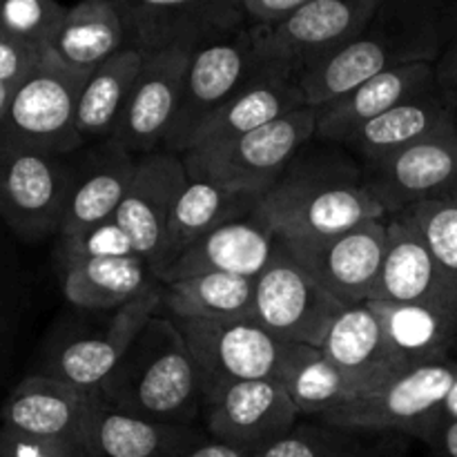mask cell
Returning <instances> with one entry per match:
<instances>
[{"label": "cell", "mask_w": 457, "mask_h": 457, "mask_svg": "<svg viewBox=\"0 0 457 457\" xmlns=\"http://www.w3.org/2000/svg\"><path fill=\"white\" fill-rule=\"evenodd\" d=\"M455 3L382 0L373 21L351 43L299 76L306 105L317 107L346 96L366 80L415 62H433L445 52Z\"/></svg>", "instance_id": "obj_1"}, {"label": "cell", "mask_w": 457, "mask_h": 457, "mask_svg": "<svg viewBox=\"0 0 457 457\" xmlns=\"http://www.w3.org/2000/svg\"><path fill=\"white\" fill-rule=\"evenodd\" d=\"M308 147L254 205L257 217L277 239H328L370 219L386 217L366 190L361 165L346 154L308 152Z\"/></svg>", "instance_id": "obj_2"}, {"label": "cell", "mask_w": 457, "mask_h": 457, "mask_svg": "<svg viewBox=\"0 0 457 457\" xmlns=\"http://www.w3.org/2000/svg\"><path fill=\"white\" fill-rule=\"evenodd\" d=\"M98 395L145 422L195 427L204 415V379L177 321L152 317Z\"/></svg>", "instance_id": "obj_3"}, {"label": "cell", "mask_w": 457, "mask_h": 457, "mask_svg": "<svg viewBox=\"0 0 457 457\" xmlns=\"http://www.w3.org/2000/svg\"><path fill=\"white\" fill-rule=\"evenodd\" d=\"M315 141V110L303 107L244 137L181 154L187 177L259 201Z\"/></svg>", "instance_id": "obj_4"}, {"label": "cell", "mask_w": 457, "mask_h": 457, "mask_svg": "<svg viewBox=\"0 0 457 457\" xmlns=\"http://www.w3.org/2000/svg\"><path fill=\"white\" fill-rule=\"evenodd\" d=\"M177 326L201 370L204 400L232 382L268 379L284 386L295 369L320 351L286 342L257 320L177 321Z\"/></svg>", "instance_id": "obj_5"}, {"label": "cell", "mask_w": 457, "mask_h": 457, "mask_svg": "<svg viewBox=\"0 0 457 457\" xmlns=\"http://www.w3.org/2000/svg\"><path fill=\"white\" fill-rule=\"evenodd\" d=\"M457 382V360L393 375L373 391L326 413L320 422L346 431L402 433L427 445L440 427L442 406Z\"/></svg>", "instance_id": "obj_6"}, {"label": "cell", "mask_w": 457, "mask_h": 457, "mask_svg": "<svg viewBox=\"0 0 457 457\" xmlns=\"http://www.w3.org/2000/svg\"><path fill=\"white\" fill-rule=\"evenodd\" d=\"M87 74H76L40 56L38 65L13 92L0 141L16 143L52 156H65L85 145L76 129V110Z\"/></svg>", "instance_id": "obj_7"}, {"label": "cell", "mask_w": 457, "mask_h": 457, "mask_svg": "<svg viewBox=\"0 0 457 457\" xmlns=\"http://www.w3.org/2000/svg\"><path fill=\"white\" fill-rule=\"evenodd\" d=\"M382 0H306L293 16L266 34L250 36L259 65L302 76L361 34Z\"/></svg>", "instance_id": "obj_8"}, {"label": "cell", "mask_w": 457, "mask_h": 457, "mask_svg": "<svg viewBox=\"0 0 457 457\" xmlns=\"http://www.w3.org/2000/svg\"><path fill=\"white\" fill-rule=\"evenodd\" d=\"M344 308L279 241L275 257L257 277L254 320L286 342L321 351Z\"/></svg>", "instance_id": "obj_9"}, {"label": "cell", "mask_w": 457, "mask_h": 457, "mask_svg": "<svg viewBox=\"0 0 457 457\" xmlns=\"http://www.w3.org/2000/svg\"><path fill=\"white\" fill-rule=\"evenodd\" d=\"M71 170L62 156L0 141V217L27 241L61 235Z\"/></svg>", "instance_id": "obj_10"}, {"label": "cell", "mask_w": 457, "mask_h": 457, "mask_svg": "<svg viewBox=\"0 0 457 457\" xmlns=\"http://www.w3.org/2000/svg\"><path fill=\"white\" fill-rule=\"evenodd\" d=\"M364 186L386 217L457 195V116L428 137L361 165Z\"/></svg>", "instance_id": "obj_11"}, {"label": "cell", "mask_w": 457, "mask_h": 457, "mask_svg": "<svg viewBox=\"0 0 457 457\" xmlns=\"http://www.w3.org/2000/svg\"><path fill=\"white\" fill-rule=\"evenodd\" d=\"M259 67L248 31L219 38L196 49L183 79L177 119L170 129L163 152L186 154L195 145L201 129L217 116L232 94Z\"/></svg>", "instance_id": "obj_12"}, {"label": "cell", "mask_w": 457, "mask_h": 457, "mask_svg": "<svg viewBox=\"0 0 457 457\" xmlns=\"http://www.w3.org/2000/svg\"><path fill=\"white\" fill-rule=\"evenodd\" d=\"M128 29V47L143 56L190 49L241 34L237 0H116Z\"/></svg>", "instance_id": "obj_13"}, {"label": "cell", "mask_w": 457, "mask_h": 457, "mask_svg": "<svg viewBox=\"0 0 457 457\" xmlns=\"http://www.w3.org/2000/svg\"><path fill=\"white\" fill-rule=\"evenodd\" d=\"M299 418L286 388L268 379L223 384L204 400L205 436L250 457L284 440Z\"/></svg>", "instance_id": "obj_14"}, {"label": "cell", "mask_w": 457, "mask_h": 457, "mask_svg": "<svg viewBox=\"0 0 457 457\" xmlns=\"http://www.w3.org/2000/svg\"><path fill=\"white\" fill-rule=\"evenodd\" d=\"M161 302L163 286H150L137 299L112 312L103 326L58 342L49 353L40 375L61 379L85 393H98V388L123 361L125 353L141 335L147 321L159 312Z\"/></svg>", "instance_id": "obj_15"}, {"label": "cell", "mask_w": 457, "mask_h": 457, "mask_svg": "<svg viewBox=\"0 0 457 457\" xmlns=\"http://www.w3.org/2000/svg\"><path fill=\"white\" fill-rule=\"evenodd\" d=\"M293 257L346 308L373 299L386 248V217L328 239L281 241Z\"/></svg>", "instance_id": "obj_16"}, {"label": "cell", "mask_w": 457, "mask_h": 457, "mask_svg": "<svg viewBox=\"0 0 457 457\" xmlns=\"http://www.w3.org/2000/svg\"><path fill=\"white\" fill-rule=\"evenodd\" d=\"M192 54L190 49H170L145 56L123 114L105 143L137 159L165 150Z\"/></svg>", "instance_id": "obj_17"}, {"label": "cell", "mask_w": 457, "mask_h": 457, "mask_svg": "<svg viewBox=\"0 0 457 457\" xmlns=\"http://www.w3.org/2000/svg\"><path fill=\"white\" fill-rule=\"evenodd\" d=\"M370 302L422 303L457 312V288L437 266L422 230L409 212L386 217L382 272Z\"/></svg>", "instance_id": "obj_18"}, {"label": "cell", "mask_w": 457, "mask_h": 457, "mask_svg": "<svg viewBox=\"0 0 457 457\" xmlns=\"http://www.w3.org/2000/svg\"><path fill=\"white\" fill-rule=\"evenodd\" d=\"M186 181V165L179 154L156 152L138 156L132 186L114 214L132 239L137 254L150 263L154 277L159 275L170 217Z\"/></svg>", "instance_id": "obj_19"}, {"label": "cell", "mask_w": 457, "mask_h": 457, "mask_svg": "<svg viewBox=\"0 0 457 457\" xmlns=\"http://www.w3.org/2000/svg\"><path fill=\"white\" fill-rule=\"evenodd\" d=\"M277 245L279 239L275 232L253 210L214 228L204 239L196 241L159 277V284H172L199 275H237L257 279L275 257Z\"/></svg>", "instance_id": "obj_20"}, {"label": "cell", "mask_w": 457, "mask_h": 457, "mask_svg": "<svg viewBox=\"0 0 457 457\" xmlns=\"http://www.w3.org/2000/svg\"><path fill=\"white\" fill-rule=\"evenodd\" d=\"M98 393H85L47 375L22 379L3 404V427L47 440L83 445Z\"/></svg>", "instance_id": "obj_21"}, {"label": "cell", "mask_w": 457, "mask_h": 457, "mask_svg": "<svg viewBox=\"0 0 457 457\" xmlns=\"http://www.w3.org/2000/svg\"><path fill=\"white\" fill-rule=\"evenodd\" d=\"M433 89H437L433 62H415L384 71L348 92L346 96L317 107L315 143L342 147L361 125Z\"/></svg>", "instance_id": "obj_22"}, {"label": "cell", "mask_w": 457, "mask_h": 457, "mask_svg": "<svg viewBox=\"0 0 457 457\" xmlns=\"http://www.w3.org/2000/svg\"><path fill=\"white\" fill-rule=\"evenodd\" d=\"M303 107L308 105L297 76L279 67L259 65L254 74L232 94L230 101L217 112V116L201 129L190 150L244 137Z\"/></svg>", "instance_id": "obj_23"}, {"label": "cell", "mask_w": 457, "mask_h": 457, "mask_svg": "<svg viewBox=\"0 0 457 457\" xmlns=\"http://www.w3.org/2000/svg\"><path fill=\"white\" fill-rule=\"evenodd\" d=\"M382 328L397 370L457 360V312L422 303L366 302Z\"/></svg>", "instance_id": "obj_24"}, {"label": "cell", "mask_w": 457, "mask_h": 457, "mask_svg": "<svg viewBox=\"0 0 457 457\" xmlns=\"http://www.w3.org/2000/svg\"><path fill=\"white\" fill-rule=\"evenodd\" d=\"M210 440L196 427L145 422L112 409L96 395L85 453L87 457H183Z\"/></svg>", "instance_id": "obj_25"}, {"label": "cell", "mask_w": 457, "mask_h": 457, "mask_svg": "<svg viewBox=\"0 0 457 457\" xmlns=\"http://www.w3.org/2000/svg\"><path fill=\"white\" fill-rule=\"evenodd\" d=\"M321 353L337 366L357 397L400 373L369 303L344 308L330 326Z\"/></svg>", "instance_id": "obj_26"}, {"label": "cell", "mask_w": 457, "mask_h": 457, "mask_svg": "<svg viewBox=\"0 0 457 457\" xmlns=\"http://www.w3.org/2000/svg\"><path fill=\"white\" fill-rule=\"evenodd\" d=\"M125 47L128 29L116 0H83L70 7L65 22L43 56L65 70L89 76Z\"/></svg>", "instance_id": "obj_27"}, {"label": "cell", "mask_w": 457, "mask_h": 457, "mask_svg": "<svg viewBox=\"0 0 457 457\" xmlns=\"http://www.w3.org/2000/svg\"><path fill=\"white\" fill-rule=\"evenodd\" d=\"M137 163V156L110 143H101V150L87 161V165L80 172H71L70 199L58 237L74 235L114 219L132 186Z\"/></svg>", "instance_id": "obj_28"}, {"label": "cell", "mask_w": 457, "mask_h": 457, "mask_svg": "<svg viewBox=\"0 0 457 457\" xmlns=\"http://www.w3.org/2000/svg\"><path fill=\"white\" fill-rule=\"evenodd\" d=\"M159 284L141 254L76 262L62 268V295L80 311H119Z\"/></svg>", "instance_id": "obj_29"}, {"label": "cell", "mask_w": 457, "mask_h": 457, "mask_svg": "<svg viewBox=\"0 0 457 457\" xmlns=\"http://www.w3.org/2000/svg\"><path fill=\"white\" fill-rule=\"evenodd\" d=\"M257 201L250 196L237 195V192L223 190L217 183L204 181V179L187 177L177 205L172 210V217L168 223V235H165L163 257L159 266V279L187 248L204 239L208 232L241 214L253 212Z\"/></svg>", "instance_id": "obj_30"}, {"label": "cell", "mask_w": 457, "mask_h": 457, "mask_svg": "<svg viewBox=\"0 0 457 457\" xmlns=\"http://www.w3.org/2000/svg\"><path fill=\"white\" fill-rule=\"evenodd\" d=\"M455 116V107L442 96L440 89H433L361 125L355 134L346 138L342 147H346L357 159H361V163L369 165L428 137L442 125L453 120Z\"/></svg>", "instance_id": "obj_31"}, {"label": "cell", "mask_w": 457, "mask_h": 457, "mask_svg": "<svg viewBox=\"0 0 457 457\" xmlns=\"http://www.w3.org/2000/svg\"><path fill=\"white\" fill-rule=\"evenodd\" d=\"M161 286V306L174 321L254 320L257 279L237 275H199Z\"/></svg>", "instance_id": "obj_32"}, {"label": "cell", "mask_w": 457, "mask_h": 457, "mask_svg": "<svg viewBox=\"0 0 457 457\" xmlns=\"http://www.w3.org/2000/svg\"><path fill=\"white\" fill-rule=\"evenodd\" d=\"M143 61L145 56L141 52L125 47L87 76L76 110V129L85 143H105L112 137L141 74Z\"/></svg>", "instance_id": "obj_33"}, {"label": "cell", "mask_w": 457, "mask_h": 457, "mask_svg": "<svg viewBox=\"0 0 457 457\" xmlns=\"http://www.w3.org/2000/svg\"><path fill=\"white\" fill-rule=\"evenodd\" d=\"M370 437L375 436L311 420L299 422L284 440L254 457H391Z\"/></svg>", "instance_id": "obj_34"}, {"label": "cell", "mask_w": 457, "mask_h": 457, "mask_svg": "<svg viewBox=\"0 0 457 457\" xmlns=\"http://www.w3.org/2000/svg\"><path fill=\"white\" fill-rule=\"evenodd\" d=\"M284 388L297 413L312 420H321L326 413L357 397L337 366L321 351H315L308 360H303Z\"/></svg>", "instance_id": "obj_35"}, {"label": "cell", "mask_w": 457, "mask_h": 457, "mask_svg": "<svg viewBox=\"0 0 457 457\" xmlns=\"http://www.w3.org/2000/svg\"><path fill=\"white\" fill-rule=\"evenodd\" d=\"M70 7L56 0H0V29L45 54L65 22Z\"/></svg>", "instance_id": "obj_36"}, {"label": "cell", "mask_w": 457, "mask_h": 457, "mask_svg": "<svg viewBox=\"0 0 457 457\" xmlns=\"http://www.w3.org/2000/svg\"><path fill=\"white\" fill-rule=\"evenodd\" d=\"M422 230L437 266L457 288V195L406 210Z\"/></svg>", "instance_id": "obj_37"}, {"label": "cell", "mask_w": 457, "mask_h": 457, "mask_svg": "<svg viewBox=\"0 0 457 457\" xmlns=\"http://www.w3.org/2000/svg\"><path fill=\"white\" fill-rule=\"evenodd\" d=\"M56 254L61 268H65L76 262H87V259L129 257V254H137V250H134L128 232L119 226V221L107 219V221L85 228L74 235L58 237Z\"/></svg>", "instance_id": "obj_38"}, {"label": "cell", "mask_w": 457, "mask_h": 457, "mask_svg": "<svg viewBox=\"0 0 457 457\" xmlns=\"http://www.w3.org/2000/svg\"><path fill=\"white\" fill-rule=\"evenodd\" d=\"M0 457H87L80 442L47 440L0 427Z\"/></svg>", "instance_id": "obj_39"}, {"label": "cell", "mask_w": 457, "mask_h": 457, "mask_svg": "<svg viewBox=\"0 0 457 457\" xmlns=\"http://www.w3.org/2000/svg\"><path fill=\"white\" fill-rule=\"evenodd\" d=\"M306 0H237L244 21V29L250 36L266 34L288 21Z\"/></svg>", "instance_id": "obj_40"}, {"label": "cell", "mask_w": 457, "mask_h": 457, "mask_svg": "<svg viewBox=\"0 0 457 457\" xmlns=\"http://www.w3.org/2000/svg\"><path fill=\"white\" fill-rule=\"evenodd\" d=\"M436 80L442 96L457 110V3L449 40H446L445 52H442V56L436 62Z\"/></svg>", "instance_id": "obj_41"}, {"label": "cell", "mask_w": 457, "mask_h": 457, "mask_svg": "<svg viewBox=\"0 0 457 457\" xmlns=\"http://www.w3.org/2000/svg\"><path fill=\"white\" fill-rule=\"evenodd\" d=\"M433 457H457V420L446 422L437 428L427 442Z\"/></svg>", "instance_id": "obj_42"}, {"label": "cell", "mask_w": 457, "mask_h": 457, "mask_svg": "<svg viewBox=\"0 0 457 457\" xmlns=\"http://www.w3.org/2000/svg\"><path fill=\"white\" fill-rule=\"evenodd\" d=\"M183 457H250V455L241 453V451H237V449H230V446H226V445H219V442H214V440H205L204 445H199L196 449L187 451Z\"/></svg>", "instance_id": "obj_43"}, {"label": "cell", "mask_w": 457, "mask_h": 457, "mask_svg": "<svg viewBox=\"0 0 457 457\" xmlns=\"http://www.w3.org/2000/svg\"><path fill=\"white\" fill-rule=\"evenodd\" d=\"M453 420H457V382H455V386L451 388V393H449V397H446L445 406H442L440 427H442V424H446V422H453ZM440 427H437V428H440Z\"/></svg>", "instance_id": "obj_44"}, {"label": "cell", "mask_w": 457, "mask_h": 457, "mask_svg": "<svg viewBox=\"0 0 457 457\" xmlns=\"http://www.w3.org/2000/svg\"><path fill=\"white\" fill-rule=\"evenodd\" d=\"M4 333H7V315H4V302L3 293H0V360H3L4 351Z\"/></svg>", "instance_id": "obj_45"}]
</instances>
